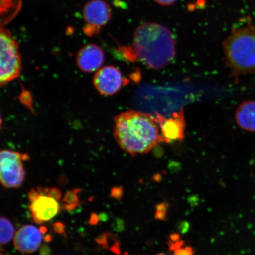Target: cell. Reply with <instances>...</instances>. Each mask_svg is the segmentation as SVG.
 I'll return each mask as SVG.
<instances>
[{"label":"cell","mask_w":255,"mask_h":255,"mask_svg":"<svg viewBox=\"0 0 255 255\" xmlns=\"http://www.w3.org/2000/svg\"><path fill=\"white\" fill-rule=\"evenodd\" d=\"M1 255H3V254H1Z\"/></svg>","instance_id":"cell-24"},{"label":"cell","mask_w":255,"mask_h":255,"mask_svg":"<svg viewBox=\"0 0 255 255\" xmlns=\"http://www.w3.org/2000/svg\"><path fill=\"white\" fill-rule=\"evenodd\" d=\"M168 205L167 203H161L157 206L155 218L159 220H164L166 218Z\"/></svg>","instance_id":"cell-16"},{"label":"cell","mask_w":255,"mask_h":255,"mask_svg":"<svg viewBox=\"0 0 255 255\" xmlns=\"http://www.w3.org/2000/svg\"><path fill=\"white\" fill-rule=\"evenodd\" d=\"M120 53L129 61L139 60L149 68L159 69L174 59L175 41L166 27L145 23L136 30L132 46L120 48Z\"/></svg>","instance_id":"cell-1"},{"label":"cell","mask_w":255,"mask_h":255,"mask_svg":"<svg viewBox=\"0 0 255 255\" xmlns=\"http://www.w3.org/2000/svg\"><path fill=\"white\" fill-rule=\"evenodd\" d=\"M105 56L103 49L95 44H89L78 51L76 64L80 70L86 73L98 71L103 65Z\"/></svg>","instance_id":"cell-10"},{"label":"cell","mask_w":255,"mask_h":255,"mask_svg":"<svg viewBox=\"0 0 255 255\" xmlns=\"http://www.w3.org/2000/svg\"><path fill=\"white\" fill-rule=\"evenodd\" d=\"M114 121V138L128 154H146L164 142L157 118L151 115L130 110L118 115Z\"/></svg>","instance_id":"cell-2"},{"label":"cell","mask_w":255,"mask_h":255,"mask_svg":"<svg viewBox=\"0 0 255 255\" xmlns=\"http://www.w3.org/2000/svg\"><path fill=\"white\" fill-rule=\"evenodd\" d=\"M20 99L22 103L30 108V110H32V108H33L32 107V97L29 92L25 90L21 94Z\"/></svg>","instance_id":"cell-17"},{"label":"cell","mask_w":255,"mask_h":255,"mask_svg":"<svg viewBox=\"0 0 255 255\" xmlns=\"http://www.w3.org/2000/svg\"><path fill=\"white\" fill-rule=\"evenodd\" d=\"M49 188L37 187L32 189L28 197L30 202L28 208L34 221L39 224L55 218L59 213V200L50 196Z\"/></svg>","instance_id":"cell-6"},{"label":"cell","mask_w":255,"mask_h":255,"mask_svg":"<svg viewBox=\"0 0 255 255\" xmlns=\"http://www.w3.org/2000/svg\"><path fill=\"white\" fill-rule=\"evenodd\" d=\"M226 62L236 76L255 72V26L250 18L223 43Z\"/></svg>","instance_id":"cell-3"},{"label":"cell","mask_w":255,"mask_h":255,"mask_svg":"<svg viewBox=\"0 0 255 255\" xmlns=\"http://www.w3.org/2000/svg\"><path fill=\"white\" fill-rule=\"evenodd\" d=\"M238 125L246 131L255 132V101H244L239 105L235 113Z\"/></svg>","instance_id":"cell-12"},{"label":"cell","mask_w":255,"mask_h":255,"mask_svg":"<svg viewBox=\"0 0 255 255\" xmlns=\"http://www.w3.org/2000/svg\"><path fill=\"white\" fill-rule=\"evenodd\" d=\"M0 242L1 245L7 244L11 241L14 235V227L11 221L4 217L0 219Z\"/></svg>","instance_id":"cell-14"},{"label":"cell","mask_w":255,"mask_h":255,"mask_svg":"<svg viewBox=\"0 0 255 255\" xmlns=\"http://www.w3.org/2000/svg\"><path fill=\"white\" fill-rule=\"evenodd\" d=\"M110 6L103 0H92L83 8V17L86 24L83 28L85 34L89 37L100 33L101 28L111 18Z\"/></svg>","instance_id":"cell-7"},{"label":"cell","mask_w":255,"mask_h":255,"mask_svg":"<svg viewBox=\"0 0 255 255\" xmlns=\"http://www.w3.org/2000/svg\"><path fill=\"white\" fill-rule=\"evenodd\" d=\"M54 228H55L56 232L59 233V234H62L64 232V226L60 223H57L54 226Z\"/></svg>","instance_id":"cell-20"},{"label":"cell","mask_w":255,"mask_h":255,"mask_svg":"<svg viewBox=\"0 0 255 255\" xmlns=\"http://www.w3.org/2000/svg\"><path fill=\"white\" fill-rule=\"evenodd\" d=\"M174 255H194V250L190 247H180L174 251Z\"/></svg>","instance_id":"cell-18"},{"label":"cell","mask_w":255,"mask_h":255,"mask_svg":"<svg viewBox=\"0 0 255 255\" xmlns=\"http://www.w3.org/2000/svg\"><path fill=\"white\" fill-rule=\"evenodd\" d=\"M177 0H154L158 4L162 6H169L174 4Z\"/></svg>","instance_id":"cell-19"},{"label":"cell","mask_w":255,"mask_h":255,"mask_svg":"<svg viewBox=\"0 0 255 255\" xmlns=\"http://www.w3.org/2000/svg\"><path fill=\"white\" fill-rule=\"evenodd\" d=\"M22 0H1V27L12 20L18 14L21 7Z\"/></svg>","instance_id":"cell-13"},{"label":"cell","mask_w":255,"mask_h":255,"mask_svg":"<svg viewBox=\"0 0 255 255\" xmlns=\"http://www.w3.org/2000/svg\"><path fill=\"white\" fill-rule=\"evenodd\" d=\"M179 230L181 232H185L187 231V229H189V224L187 223H184L183 224H181L179 226Z\"/></svg>","instance_id":"cell-21"},{"label":"cell","mask_w":255,"mask_h":255,"mask_svg":"<svg viewBox=\"0 0 255 255\" xmlns=\"http://www.w3.org/2000/svg\"><path fill=\"white\" fill-rule=\"evenodd\" d=\"M157 120L160 127L164 141L170 142L181 141L184 136L185 120L183 111L175 113L170 119H164L157 115Z\"/></svg>","instance_id":"cell-11"},{"label":"cell","mask_w":255,"mask_h":255,"mask_svg":"<svg viewBox=\"0 0 255 255\" xmlns=\"http://www.w3.org/2000/svg\"><path fill=\"white\" fill-rule=\"evenodd\" d=\"M29 156L11 150H2L0 154V181L6 189L20 187L25 179L23 162Z\"/></svg>","instance_id":"cell-5"},{"label":"cell","mask_w":255,"mask_h":255,"mask_svg":"<svg viewBox=\"0 0 255 255\" xmlns=\"http://www.w3.org/2000/svg\"><path fill=\"white\" fill-rule=\"evenodd\" d=\"M168 255L164 254H157V255Z\"/></svg>","instance_id":"cell-23"},{"label":"cell","mask_w":255,"mask_h":255,"mask_svg":"<svg viewBox=\"0 0 255 255\" xmlns=\"http://www.w3.org/2000/svg\"><path fill=\"white\" fill-rule=\"evenodd\" d=\"M172 241H173L174 242L179 241V235L176 234H173L170 237Z\"/></svg>","instance_id":"cell-22"},{"label":"cell","mask_w":255,"mask_h":255,"mask_svg":"<svg viewBox=\"0 0 255 255\" xmlns=\"http://www.w3.org/2000/svg\"><path fill=\"white\" fill-rule=\"evenodd\" d=\"M79 191L78 189L69 191L64 197L62 201L64 203V207L66 210L71 211L79 205V200L78 193Z\"/></svg>","instance_id":"cell-15"},{"label":"cell","mask_w":255,"mask_h":255,"mask_svg":"<svg viewBox=\"0 0 255 255\" xmlns=\"http://www.w3.org/2000/svg\"><path fill=\"white\" fill-rule=\"evenodd\" d=\"M123 83L122 73L113 66H106L99 69L94 77L96 89L104 96L116 94L123 87Z\"/></svg>","instance_id":"cell-8"},{"label":"cell","mask_w":255,"mask_h":255,"mask_svg":"<svg viewBox=\"0 0 255 255\" xmlns=\"http://www.w3.org/2000/svg\"><path fill=\"white\" fill-rule=\"evenodd\" d=\"M43 233L33 225L22 226L14 235V246L21 253H34L39 248L43 241Z\"/></svg>","instance_id":"cell-9"},{"label":"cell","mask_w":255,"mask_h":255,"mask_svg":"<svg viewBox=\"0 0 255 255\" xmlns=\"http://www.w3.org/2000/svg\"><path fill=\"white\" fill-rule=\"evenodd\" d=\"M0 85L1 87L20 77L21 60L17 41L6 28L0 34Z\"/></svg>","instance_id":"cell-4"}]
</instances>
